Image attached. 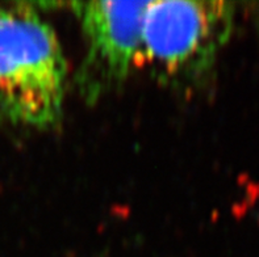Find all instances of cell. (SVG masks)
Returning a JSON list of instances; mask_svg holds the SVG:
<instances>
[{
	"label": "cell",
	"mask_w": 259,
	"mask_h": 257,
	"mask_svg": "<svg viewBox=\"0 0 259 257\" xmlns=\"http://www.w3.org/2000/svg\"><path fill=\"white\" fill-rule=\"evenodd\" d=\"M67 65L52 26L28 3L0 4V117L38 130L61 121Z\"/></svg>",
	"instance_id": "obj_1"
},
{
	"label": "cell",
	"mask_w": 259,
	"mask_h": 257,
	"mask_svg": "<svg viewBox=\"0 0 259 257\" xmlns=\"http://www.w3.org/2000/svg\"><path fill=\"white\" fill-rule=\"evenodd\" d=\"M229 2H150L138 59L166 84L190 85L207 75L232 33Z\"/></svg>",
	"instance_id": "obj_2"
},
{
	"label": "cell",
	"mask_w": 259,
	"mask_h": 257,
	"mask_svg": "<svg viewBox=\"0 0 259 257\" xmlns=\"http://www.w3.org/2000/svg\"><path fill=\"white\" fill-rule=\"evenodd\" d=\"M150 2H76L71 4L85 41L76 80L94 101L121 84L140 57L142 21Z\"/></svg>",
	"instance_id": "obj_3"
}]
</instances>
